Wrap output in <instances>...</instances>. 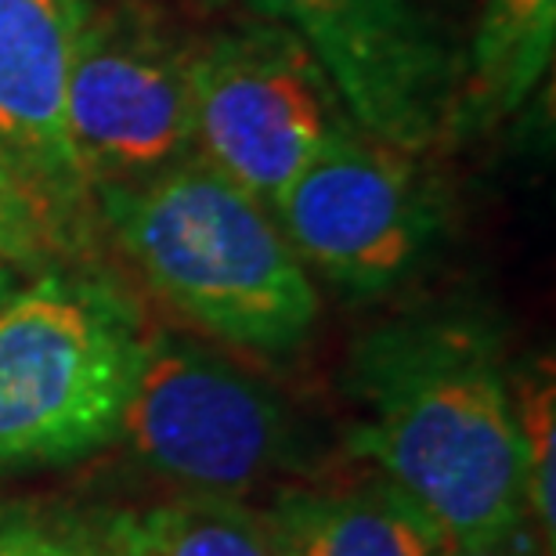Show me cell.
<instances>
[{
  "label": "cell",
  "mask_w": 556,
  "mask_h": 556,
  "mask_svg": "<svg viewBox=\"0 0 556 556\" xmlns=\"http://www.w3.org/2000/svg\"><path fill=\"white\" fill-rule=\"evenodd\" d=\"M22 289V278H18V268H11L8 261H0V304L11 300Z\"/></svg>",
  "instance_id": "e0dca14e"
},
{
  "label": "cell",
  "mask_w": 556,
  "mask_h": 556,
  "mask_svg": "<svg viewBox=\"0 0 556 556\" xmlns=\"http://www.w3.org/2000/svg\"><path fill=\"white\" fill-rule=\"evenodd\" d=\"M138 307L102 278L43 271L0 304V473L119 438L141 362Z\"/></svg>",
  "instance_id": "3957f363"
},
{
  "label": "cell",
  "mask_w": 556,
  "mask_h": 556,
  "mask_svg": "<svg viewBox=\"0 0 556 556\" xmlns=\"http://www.w3.org/2000/svg\"><path fill=\"white\" fill-rule=\"evenodd\" d=\"M351 448L427 514L444 542L484 546L528 525L514 380L484 321L416 315L354 343Z\"/></svg>",
  "instance_id": "6da1fadb"
},
{
  "label": "cell",
  "mask_w": 556,
  "mask_h": 556,
  "mask_svg": "<svg viewBox=\"0 0 556 556\" xmlns=\"http://www.w3.org/2000/svg\"><path fill=\"white\" fill-rule=\"evenodd\" d=\"M271 214L304 268L354 296L413 278L444 231V203L416 152L358 127L332 138Z\"/></svg>",
  "instance_id": "52a82bcc"
},
{
  "label": "cell",
  "mask_w": 556,
  "mask_h": 556,
  "mask_svg": "<svg viewBox=\"0 0 556 556\" xmlns=\"http://www.w3.org/2000/svg\"><path fill=\"white\" fill-rule=\"evenodd\" d=\"M91 0H0V152L73 247L91 185L65 124L73 48Z\"/></svg>",
  "instance_id": "9c48e42d"
},
{
  "label": "cell",
  "mask_w": 556,
  "mask_h": 556,
  "mask_svg": "<svg viewBox=\"0 0 556 556\" xmlns=\"http://www.w3.org/2000/svg\"><path fill=\"white\" fill-rule=\"evenodd\" d=\"M87 525L119 556H278L261 509L220 495L119 509Z\"/></svg>",
  "instance_id": "7c38bea8"
},
{
  "label": "cell",
  "mask_w": 556,
  "mask_h": 556,
  "mask_svg": "<svg viewBox=\"0 0 556 556\" xmlns=\"http://www.w3.org/2000/svg\"><path fill=\"white\" fill-rule=\"evenodd\" d=\"M517 427L525 444V488H528V517L546 535V549L553 553L556 514H553V438H556V397L553 372L528 376L525 383H514Z\"/></svg>",
  "instance_id": "4fadbf2b"
},
{
  "label": "cell",
  "mask_w": 556,
  "mask_h": 556,
  "mask_svg": "<svg viewBox=\"0 0 556 556\" xmlns=\"http://www.w3.org/2000/svg\"><path fill=\"white\" fill-rule=\"evenodd\" d=\"M91 199L144 282L210 337L286 354L315 329L318 289L275 214L199 155Z\"/></svg>",
  "instance_id": "7a4b0ae2"
},
{
  "label": "cell",
  "mask_w": 556,
  "mask_h": 556,
  "mask_svg": "<svg viewBox=\"0 0 556 556\" xmlns=\"http://www.w3.org/2000/svg\"><path fill=\"white\" fill-rule=\"evenodd\" d=\"M556 0H484L466 65L455 70L448 130H488L514 116L553 65Z\"/></svg>",
  "instance_id": "8fae6325"
},
{
  "label": "cell",
  "mask_w": 556,
  "mask_h": 556,
  "mask_svg": "<svg viewBox=\"0 0 556 556\" xmlns=\"http://www.w3.org/2000/svg\"><path fill=\"white\" fill-rule=\"evenodd\" d=\"M65 250L70 242L54 225L48 206L0 152V261H8L11 268L43 275L59 268Z\"/></svg>",
  "instance_id": "5bb4252c"
},
{
  "label": "cell",
  "mask_w": 556,
  "mask_h": 556,
  "mask_svg": "<svg viewBox=\"0 0 556 556\" xmlns=\"http://www.w3.org/2000/svg\"><path fill=\"white\" fill-rule=\"evenodd\" d=\"M119 438L192 495L239 498L307 463L296 416L268 383L170 332L141 343Z\"/></svg>",
  "instance_id": "277c9868"
},
{
  "label": "cell",
  "mask_w": 556,
  "mask_h": 556,
  "mask_svg": "<svg viewBox=\"0 0 556 556\" xmlns=\"http://www.w3.org/2000/svg\"><path fill=\"white\" fill-rule=\"evenodd\" d=\"M289 29L337 87L354 127L422 152L448 127L455 70L419 0H210Z\"/></svg>",
  "instance_id": "ba28073f"
},
{
  "label": "cell",
  "mask_w": 556,
  "mask_h": 556,
  "mask_svg": "<svg viewBox=\"0 0 556 556\" xmlns=\"http://www.w3.org/2000/svg\"><path fill=\"white\" fill-rule=\"evenodd\" d=\"M438 556H539V553H531L528 539L514 531L509 539L484 542V546H455V542H444V549Z\"/></svg>",
  "instance_id": "2e32d148"
},
{
  "label": "cell",
  "mask_w": 556,
  "mask_h": 556,
  "mask_svg": "<svg viewBox=\"0 0 556 556\" xmlns=\"http://www.w3.org/2000/svg\"><path fill=\"white\" fill-rule=\"evenodd\" d=\"M0 556H119L87 520L29 506H0Z\"/></svg>",
  "instance_id": "9a60e30c"
},
{
  "label": "cell",
  "mask_w": 556,
  "mask_h": 556,
  "mask_svg": "<svg viewBox=\"0 0 556 556\" xmlns=\"http://www.w3.org/2000/svg\"><path fill=\"white\" fill-rule=\"evenodd\" d=\"M348 127L326 70L275 22H239L192 48L195 155L268 210Z\"/></svg>",
  "instance_id": "5b68a950"
},
{
  "label": "cell",
  "mask_w": 556,
  "mask_h": 556,
  "mask_svg": "<svg viewBox=\"0 0 556 556\" xmlns=\"http://www.w3.org/2000/svg\"><path fill=\"white\" fill-rule=\"evenodd\" d=\"M192 48L144 4L91 0L65 87V124L91 195L144 185L195 155Z\"/></svg>",
  "instance_id": "8992f818"
},
{
  "label": "cell",
  "mask_w": 556,
  "mask_h": 556,
  "mask_svg": "<svg viewBox=\"0 0 556 556\" xmlns=\"http://www.w3.org/2000/svg\"><path fill=\"white\" fill-rule=\"evenodd\" d=\"M261 517L278 556H438L444 549L438 525L383 477L343 492H282Z\"/></svg>",
  "instance_id": "30bf717a"
}]
</instances>
